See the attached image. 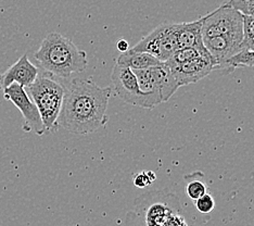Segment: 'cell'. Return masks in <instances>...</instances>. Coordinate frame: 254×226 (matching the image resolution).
<instances>
[{
    "label": "cell",
    "instance_id": "6da1fadb",
    "mask_svg": "<svg viewBox=\"0 0 254 226\" xmlns=\"http://www.w3.org/2000/svg\"><path fill=\"white\" fill-rule=\"evenodd\" d=\"M64 98L58 125L76 135L95 133L108 122L112 89L98 86L90 78H75L64 85Z\"/></svg>",
    "mask_w": 254,
    "mask_h": 226
},
{
    "label": "cell",
    "instance_id": "7a4b0ae2",
    "mask_svg": "<svg viewBox=\"0 0 254 226\" xmlns=\"http://www.w3.org/2000/svg\"><path fill=\"white\" fill-rule=\"evenodd\" d=\"M39 67L54 76L68 79L84 72L88 65L86 51L78 49L71 39L59 33H49L34 54Z\"/></svg>",
    "mask_w": 254,
    "mask_h": 226
},
{
    "label": "cell",
    "instance_id": "3957f363",
    "mask_svg": "<svg viewBox=\"0 0 254 226\" xmlns=\"http://www.w3.org/2000/svg\"><path fill=\"white\" fill-rule=\"evenodd\" d=\"M126 226H188L182 216L180 199L172 193L154 191L135 201L134 210L127 213Z\"/></svg>",
    "mask_w": 254,
    "mask_h": 226
},
{
    "label": "cell",
    "instance_id": "277c9868",
    "mask_svg": "<svg viewBox=\"0 0 254 226\" xmlns=\"http://www.w3.org/2000/svg\"><path fill=\"white\" fill-rule=\"evenodd\" d=\"M26 89L28 96L36 104L46 132H56L59 127L58 119L65 91L61 78L47 72L39 73L35 82L26 87Z\"/></svg>",
    "mask_w": 254,
    "mask_h": 226
},
{
    "label": "cell",
    "instance_id": "5b68a950",
    "mask_svg": "<svg viewBox=\"0 0 254 226\" xmlns=\"http://www.w3.org/2000/svg\"><path fill=\"white\" fill-rule=\"evenodd\" d=\"M135 72L139 89L145 97L146 109H152L158 104L166 102L180 88L175 77L165 62Z\"/></svg>",
    "mask_w": 254,
    "mask_h": 226
},
{
    "label": "cell",
    "instance_id": "8992f818",
    "mask_svg": "<svg viewBox=\"0 0 254 226\" xmlns=\"http://www.w3.org/2000/svg\"><path fill=\"white\" fill-rule=\"evenodd\" d=\"M200 19L203 37L217 35L244 37V14L226 2Z\"/></svg>",
    "mask_w": 254,
    "mask_h": 226
},
{
    "label": "cell",
    "instance_id": "52a82bcc",
    "mask_svg": "<svg viewBox=\"0 0 254 226\" xmlns=\"http://www.w3.org/2000/svg\"><path fill=\"white\" fill-rule=\"evenodd\" d=\"M130 49L148 52L161 62L167 61L178 49L176 23H164L157 26Z\"/></svg>",
    "mask_w": 254,
    "mask_h": 226
},
{
    "label": "cell",
    "instance_id": "ba28073f",
    "mask_svg": "<svg viewBox=\"0 0 254 226\" xmlns=\"http://www.w3.org/2000/svg\"><path fill=\"white\" fill-rule=\"evenodd\" d=\"M3 98L12 102L20 110L23 117V131L42 136L46 133L36 104L28 96L26 89L21 85L13 83L3 89Z\"/></svg>",
    "mask_w": 254,
    "mask_h": 226
},
{
    "label": "cell",
    "instance_id": "9c48e42d",
    "mask_svg": "<svg viewBox=\"0 0 254 226\" xmlns=\"http://www.w3.org/2000/svg\"><path fill=\"white\" fill-rule=\"evenodd\" d=\"M111 80L113 89L119 98L132 106L146 108L145 97L139 89L137 76L131 69L115 63Z\"/></svg>",
    "mask_w": 254,
    "mask_h": 226
},
{
    "label": "cell",
    "instance_id": "30bf717a",
    "mask_svg": "<svg viewBox=\"0 0 254 226\" xmlns=\"http://www.w3.org/2000/svg\"><path fill=\"white\" fill-rule=\"evenodd\" d=\"M165 63L180 87L197 83L215 70V62L211 56L199 57L184 63Z\"/></svg>",
    "mask_w": 254,
    "mask_h": 226
},
{
    "label": "cell",
    "instance_id": "8fae6325",
    "mask_svg": "<svg viewBox=\"0 0 254 226\" xmlns=\"http://www.w3.org/2000/svg\"><path fill=\"white\" fill-rule=\"evenodd\" d=\"M38 74V68L33 65L27 55H23L7 71L0 73V90L5 89L13 83L26 88L35 82Z\"/></svg>",
    "mask_w": 254,
    "mask_h": 226
},
{
    "label": "cell",
    "instance_id": "7c38bea8",
    "mask_svg": "<svg viewBox=\"0 0 254 226\" xmlns=\"http://www.w3.org/2000/svg\"><path fill=\"white\" fill-rule=\"evenodd\" d=\"M244 37L217 35L203 37V45L215 62V70H219L229 58H232L241 49Z\"/></svg>",
    "mask_w": 254,
    "mask_h": 226
},
{
    "label": "cell",
    "instance_id": "4fadbf2b",
    "mask_svg": "<svg viewBox=\"0 0 254 226\" xmlns=\"http://www.w3.org/2000/svg\"><path fill=\"white\" fill-rule=\"evenodd\" d=\"M176 40L178 48L204 47L201 19L193 22L176 23Z\"/></svg>",
    "mask_w": 254,
    "mask_h": 226
},
{
    "label": "cell",
    "instance_id": "5bb4252c",
    "mask_svg": "<svg viewBox=\"0 0 254 226\" xmlns=\"http://www.w3.org/2000/svg\"><path fill=\"white\" fill-rule=\"evenodd\" d=\"M117 63L131 70H142L158 66L161 61L148 52L128 49L119 56Z\"/></svg>",
    "mask_w": 254,
    "mask_h": 226
},
{
    "label": "cell",
    "instance_id": "9a60e30c",
    "mask_svg": "<svg viewBox=\"0 0 254 226\" xmlns=\"http://www.w3.org/2000/svg\"><path fill=\"white\" fill-rule=\"evenodd\" d=\"M254 68V50L241 47V49L219 68L221 71L233 72L238 68Z\"/></svg>",
    "mask_w": 254,
    "mask_h": 226
},
{
    "label": "cell",
    "instance_id": "2e32d148",
    "mask_svg": "<svg viewBox=\"0 0 254 226\" xmlns=\"http://www.w3.org/2000/svg\"><path fill=\"white\" fill-rule=\"evenodd\" d=\"M204 56H211L209 51L206 50L205 47L202 48H178L174 55H173L169 60L165 62H171V63H184L190 61L195 58L199 57H204Z\"/></svg>",
    "mask_w": 254,
    "mask_h": 226
},
{
    "label": "cell",
    "instance_id": "e0dca14e",
    "mask_svg": "<svg viewBox=\"0 0 254 226\" xmlns=\"http://www.w3.org/2000/svg\"><path fill=\"white\" fill-rule=\"evenodd\" d=\"M189 176L191 177V179L186 177V179H189L186 186V191H187V195L189 196V198L195 201L197 199H199L200 197H202L207 193V187L203 179H202L203 178V175H202L201 173H198V175L197 174H192V175H189Z\"/></svg>",
    "mask_w": 254,
    "mask_h": 226
},
{
    "label": "cell",
    "instance_id": "ac0fdd59",
    "mask_svg": "<svg viewBox=\"0 0 254 226\" xmlns=\"http://www.w3.org/2000/svg\"><path fill=\"white\" fill-rule=\"evenodd\" d=\"M254 43V15L244 14V40L241 47L250 48Z\"/></svg>",
    "mask_w": 254,
    "mask_h": 226
},
{
    "label": "cell",
    "instance_id": "d6986e66",
    "mask_svg": "<svg viewBox=\"0 0 254 226\" xmlns=\"http://www.w3.org/2000/svg\"><path fill=\"white\" fill-rule=\"evenodd\" d=\"M194 202H195V208H197V210L202 214L211 213L215 208L214 198L207 193L202 197H200V198L195 200Z\"/></svg>",
    "mask_w": 254,
    "mask_h": 226
},
{
    "label": "cell",
    "instance_id": "ffe728a7",
    "mask_svg": "<svg viewBox=\"0 0 254 226\" xmlns=\"http://www.w3.org/2000/svg\"><path fill=\"white\" fill-rule=\"evenodd\" d=\"M155 179H157V176H155L154 172L145 171L137 174V175L134 177V185L136 187L146 188L149 186V185H151Z\"/></svg>",
    "mask_w": 254,
    "mask_h": 226
},
{
    "label": "cell",
    "instance_id": "44dd1931",
    "mask_svg": "<svg viewBox=\"0 0 254 226\" xmlns=\"http://www.w3.org/2000/svg\"><path fill=\"white\" fill-rule=\"evenodd\" d=\"M117 48L122 54V52H125L129 49V44L126 39H120L117 44Z\"/></svg>",
    "mask_w": 254,
    "mask_h": 226
}]
</instances>
